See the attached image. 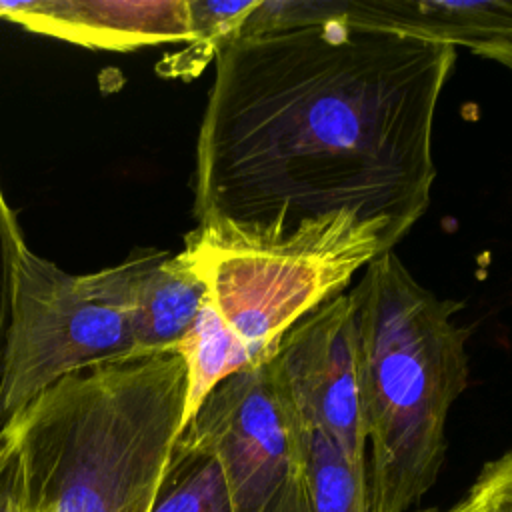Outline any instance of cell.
<instances>
[{"label":"cell","instance_id":"6da1fadb","mask_svg":"<svg viewBox=\"0 0 512 512\" xmlns=\"http://www.w3.org/2000/svg\"><path fill=\"white\" fill-rule=\"evenodd\" d=\"M456 48L340 18L238 34L216 56L194 168L196 228L268 242L338 210L392 248L424 216Z\"/></svg>","mask_w":512,"mask_h":512},{"label":"cell","instance_id":"7a4b0ae2","mask_svg":"<svg viewBox=\"0 0 512 512\" xmlns=\"http://www.w3.org/2000/svg\"><path fill=\"white\" fill-rule=\"evenodd\" d=\"M178 352L64 376L6 428L24 472V512H150L184 428Z\"/></svg>","mask_w":512,"mask_h":512},{"label":"cell","instance_id":"3957f363","mask_svg":"<svg viewBox=\"0 0 512 512\" xmlns=\"http://www.w3.org/2000/svg\"><path fill=\"white\" fill-rule=\"evenodd\" d=\"M350 296L370 512H408L444 460L448 412L468 384V328L454 320L460 304L418 284L394 250L364 268Z\"/></svg>","mask_w":512,"mask_h":512},{"label":"cell","instance_id":"277c9868","mask_svg":"<svg viewBox=\"0 0 512 512\" xmlns=\"http://www.w3.org/2000/svg\"><path fill=\"white\" fill-rule=\"evenodd\" d=\"M390 250L382 224L338 210L268 242L194 228L182 252L256 366L272 358L286 330Z\"/></svg>","mask_w":512,"mask_h":512},{"label":"cell","instance_id":"5b68a950","mask_svg":"<svg viewBox=\"0 0 512 512\" xmlns=\"http://www.w3.org/2000/svg\"><path fill=\"white\" fill-rule=\"evenodd\" d=\"M154 252L70 274L26 242L18 246L0 366V432L64 376L138 356L132 308Z\"/></svg>","mask_w":512,"mask_h":512},{"label":"cell","instance_id":"8992f818","mask_svg":"<svg viewBox=\"0 0 512 512\" xmlns=\"http://www.w3.org/2000/svg\"><path fill=\"white\" fill-rule=\"evenodd\" d=\"M180 436L216 458L234 512H310L300 418L268 360L218 382Z\"/></svg>","mask_w":512,"mask_h":512},{"label":"cell","instance_id":"52a82bcc","mask_svg":"<svg viewBox=\"0 0 512 512\" xmlns=\"http://www.w3.org/2000/svg\"><path fill=\"white\" fill-rule=\"evenodd\" d=\"M298 418L366 466L356 306L340 292L286 330L268 360Z\"/></svg>","mask_w":512,"mask_h":512},{"label":"cell","instance_id":"ba28073f","mask_svg":"<svg viewBox=\"0 0 512 512\" xmlns=\"http://www.w3.org/2000/svg\"><path fill=\"white\" fill-rule=\"evenodd\" d=\"M312 18H340L498 60L512 52V0H260L244 34Z\"/></svg>","mask_w":512,"mask_h":512},{"label":"cell","instance_id":"9c48e42d","mask_svg":"<svg viewBox=\"0 0 512 512\" xmlns=\"http://www.w3.org/2000/svg\"><path fill=\"white\" fill-rule=\"evenodd\" d=\"M0 20L92 50L188 42L186 0H0Z\"/></svg>","mask_w":512,"mask_h":512},{"label":"cell","instance_id":"30bf717a","mask_svg":"<svg viewBox=\"0 0 512 512\" xmlns=\"http://www.w3.org/2000/svg\"><path fill=\"white\" fill-rule=\"evenodd\" d=\"M206 296L184 252H154L138 280L132 308L138 356L178 352Z\"/></svg>","mask_w":512,"mask_h":512},{"label":"cell","instance_id":"8fae6325","mask_svg":"<svg viewBox=\"0 0 512 512\" xmlns=\"http://www.w3.org/2000/svg\"><path fill=\"white\" fill-rule=\"evenodd\" d=\"M178 354L184 358L188 382L184 426L218 382L254 366L246 348L226 326L208 296L192 328L178 346Z\"/></svg>","mask_w":512,"mask_h":512},{"label":"cell","instance_id":"7c38bea8","mask_svg":"<svg viewBox=\"0 0 512 512\" xmlns=\"http://www.w3.org/2000/svg\"><path fill=\"white\" fill-rule=\"evenodd\" d=\"M300 426L310 512H370L368 468L352 464L318 428Z\"/></svg>","mask_w":512,"mask_h":512},{"label":"cell","instance_id":"4fadbf2b","mask_svg":"<svg viewBox=\"0 0 512 512\" xmlns=\"http://www.w3.org/2000/svg\"><path fill=\"white\" fill-rule=\"evenodd\" d=\"M150 512H234L216 458L178 436Z\"/></svg>","mask_w":512,"mask_h":512},{"label":"cell","instance_id":"5bb4252c","mask_svg":"<svg viewBox=\"0 0 512 512\" xmlns=\"http://www.w3.org/2000/svg\"><path fill=\"white\" fill-rule=\"evenodd\" d=\"M258 4L260 0H186L190 38L182 50L172 52L158 62V74L184 80L196 78L206 64L216 60L220 48L238 36L242 24Z\"/></svg>","mask_w":512,"mask_h":512},{"label":"cell","instance_id":"9a60e30c","mask_svg":"<svg viewBox=\"0 0 512 512\" xmlns=\"http://www.w3.org/2000/svg\"><path fill=\"white\" fill-rule=\"evenodd\" d=\"M26 242L16 218L10 208L2 186H0V366L10 324V302H12V264L18 246Z\"/></svg>","mask_w":512,"mask_h":512},{"label":"cell","instance_id":"2e32d148","mask_svg":"<svg viewBox=\"0 0 512 512\" xmlns=\"http://www.w3.org/2000/svg\"><path fill=\"white\" fill-rule=\"evenodd\" d=\"M0 512H24V472L16 436L0 434Z\"/></svg>","mask_w":512,"mask_h":512},{"label":"cell","instance_id":"e0dca14e","mask_svg":"<svg viewBox=\"0 0 512 512\" xmlns=\"http://www.w3.org/2000/svg\"><path fill=\"white\" fill-rule=\"evenodd\" d=\"M468 494L500 512H512V448L482 468Z\"/></svg>","mask_w":512,"mask_h":512},{"label":"cell","instance_id":"ac0fdd59","mask_svg":"<svg viewBox=\"0 0 512 512\" xmlns=\"http://www.w3.org/2000/svg\"><path fill=\"white\" fill-rule=\"evenodd\" d=\"M426 512H500V510H496L490 504H486V502L468 494L462 502H458L456 506H452L448 510H426Z\"/></svg>","mask_w":512,"mask_h":512},{"label":"cell","instance_id":"d6986e66","mask_svg":"<svg viewBox=\"0 0 512 512\" xmlns=\"http://www.w3.org/2000/svg\"><path fill=\"white\" fill-rule=\"evenodd\" d=\"M496 62H500V64H504L506 68H510V70H512V52H510V54H504V56H500Z\"/></svg>","mask_w":512,"mask_h":512},{"label":"cell","instance_id":"ffe728a7","mask_svg":"<svg viewBox=\"0 0 512 512\" xmlns=\"http://www.w3.org/2000/svg\"><path fill=\"white\" fill-rule=\"evenodd\" d=\"M0 434H2V432H0Z\"/></svg>","mask_w":512,"mask_h":512}]
</instances>
